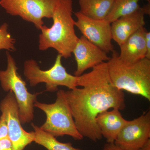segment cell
Listing matches in <instances>:
<instances>
[{"label":"cell","instance_id":"44dd1931","mask_svg":"<svg viewBox=\"0 0 150 150\" xmlns=\"http://www.w3.org/2000/svg\"><path fill=\"white\" fill-rule=\"evenodd\" d=\"M146 45V58L150 60V32L147 30L145 35Z\"/></svg>","mask_w":150,"mask_h":150},{"label":"cell","instance_id":"ffe728a7","mask_svg":"<svg viewBox=\"0 0 150 150\" xmlns=\"http://www.w3.org/2000/svg\"><path fill=\"white\" fill-rule=\"evenodd\" d=\"M0 150H13L12 144L8 137L0 140Z\"/></svg>","mask_w":150,"mask_h":150},{"label":"cell","instance_id":"9c48e42d","mask_svg":"<svg viewBox=\"0 0 150 150\" xmlns=\"http://www.w3.org/2000/svg\"><path fill=\"white\" fill-rule=\"evenodd\" d=\"M75 15L77 19L75 21V26L83 36L107 54L114 51L110 23L105 19L90 18L79 11Z\"/></svg>","mask_w":150,"mask_h":150},{"label":"cell","instance_id":"ba28073f","mask_svg":"<svg viewBox=\"0 0 150 150\" xmlns=\"http://www.w3.org/2000/svg\"><path fill=\"white\" fill-rule=\"evenodd\" d=\"M0 103V110L5 118L8 136L13 150H23L33 142V131L27 132L23 129L19 116L18 105L12 92H8Z\"/></svg>","mask_w":150,"mask_h":150},{"label":"cell","instance_id":"4fadbf2b","mask_svg":"<svg viewBox=\"0 0 150 150\" xmlns=\"http://www.w3.org/2000/svg\"><path fill=\"white\" fill-rule=\"evenodd\" d=\"M146 31L145 27L142 28L119 46L120 53L118 57L120 60L127 64H133L146 58L145 35Z\"/></svg>","mask_w":150,"mask_h":150},{"label":"cell","instance_id":"9a60e30c","mask_svg":"<svg viewBox=\"0 0 150 150\" xmlns=\"http://www.w3.org/2000/svg\"><path fill=\"white\" fill-rule=\"evenodd\" d=\"M80 12L86 16L96 20H104L109 14L113 0H78Z\"/></svg>","mask_w":150,"mask_h":150},{"label":"cell","instance_id":"ac0fdd59","mask_svg":"<svg viewBox=\"0 0 150 150\" xmlns=\"http://www.w3.org/2000/svg\"><path fill=\"white\" fill-rule=\"evenodd\" d=\"M8 25L5 23L0 26V50L15 51V39L8 32Z\"/></svg>","mask_w":150,"mask_h":150},{"label":"cell","instance_id":"e0dca14e","mask_svg":"<svg viewBox=\"0 0 150 150\" xmlns=\"http://www.w3.org/2000/svg\"><path fill=\"white\" fill-rule=\"evenodd\" d=\"M141 0H113L112 8L105 19L110 23L121 17L129 14L141 8ZM150 3V0H145Z\"/></svg>","mask_w":150,"mask_h":150},{"label":"cell","instance_id":"30bf717a","mask_svg":"<svg viewBox=\"0 0 150 150\" xmlns=\"http://www.w3.org/2000/svg\"><path fill=\"white\" fill-rule=\"evenodd\" d=\"M150 138V111L138 118L127 121L114 144L123 150H137Z\"/></svg>","mask_w":150,"mask_h":150},{"label":"cell","instance_id":"d6986e66","mask_svg":"<svg viewBox=\"0 0 150 150\" xmlns=\"http://www.w3.org/2000/svg\"><path fill=\"white\" fill-rule=\"evenodd\" d=\"M8 136L7 123L4 116L2 114L0 117V140L8 138Z\"/></svg>","mask_w":150,"mask_h":150},{"label":"cell","instance_id":"603a6c76","mask_svg":"<svg viewBox=\"0 0 150 150\" xmlns=\"http://www.w3.org/2000/svg\"><path fill=\"white\" fill-rule=\"evenodd\" d=\"M137 150H150V139L148 140L142 147Z\"/></svg>","mask_w":150,"mask_h":150},{"label":"cell","instance_id":"2e32d148","mask_svg":"<svg viewBox=\"0 0 150 150\" xmlns=\"http://www.w3.org/2000/svg\"><path fill=\"white\" fill-rule=\"evenodd\" d=\"M32 126L34 130L33 142L48 150H81L73 147L71 143L59 142L56 137L41 130L40 127L34 124H32Z\"/></svg>","mask_w":150,"mask_h":150},{"label":"cell","instance_id":"7a4b0ae2","mask_svg":"<svg viewBox=\"0 0 150 150\" xmlns=\"http://www.w3.org/2000/svg\"><path fill=\"white\" fill-rule=\"evenodd\" d=\"M72 0H61L54 11L51 28L44 25L40 28L39 48L40 51L54 48L62 58L71 56L79 40L76 35L75 21L72 16Z\"/></svg>","mask_w":150,"mask_h":150},{"label":"cell","instance_id":"6da1fadb","mask_svg":"<svg viewBox=\"0 0 150 150\" xmlns=\"http://www.w3.org/2000/svg\"><path fill=\"white\" fill-rule=\"evenodd\" d=\"M78 77V86L82 88L65 91V96L79 133L96 142L103 137L96 123L97 116L110 108L125 109V95L112 84L107 62Z\"/></svg>","mask_w":150,"mask_h":150},{"label":"cell","instance_id":"7402d4cb","mask_svg":"<svg viewBox=\"0 0 150 150\" xmlns=\"http://www.w3.org/2000/svg\"><path fill=\"white\" fill-rule=\"evenodd\" d=\"M103 150H123L115 144L114 143H107L104 145Z\"/></svg>","mask_w":150,"mask_h":150},{"label":"cell","instance_id":"3957f363","mask_svg":"<svg viewBox=\"0 0 150 150\" xmlns=\"http://www.w3.org/2000/svg\"><path fill=\"white\" fill-rule=\"evenodd\" d=\"M107 62L111 81L120 90L140 95L150 101V60L145 58L133 64L120 60L114 50Z\"/></svg>","mask_w":150,"mask_h":150},{"label":"cell","instance_id":"52a82bcc","mask_svg":"<svg viewBox=\"0 0 150 150\" xmlns=\"http://www.w3.org/2000/svg\"><path fill=\"white\" fill-rule=\"evenodd\" d=\"M61 0H1L0 5L7 13L32 23L37 29L44 25L43 18H52Z\"/></svg>","mask_w":150,"mask_h":150},{"label":"cell","instance_id":"5b68a950","mask_svg":"<svg viewBox=\"0 0 150 150\" xmlns=\"http://www.w3.org/2000/svg\"><path fill=\"white\" fill-rule=\"evenodd\" d=\"M6 55V69L0 70V83L4 91L13 93L18 105L19 116L21 124L29 123L34 118V104L39 93L28 92L26 83L18 72L15 60L8 51Z\"/></svg>","mask_w":150,"mask_h":150},{"label":"cell","instance_id":"8992f818","mask_svg":"<svg viewBox=\"0 0 150 150\" xmlns=\"http://www.w3.org/2000/svg\"><path fill=\"white\" fill-rule=\"evenodd\" d=\"M62 57L58 54L55 63L51 68L47 70L40 69L35 60L30 59L24 63L23 74L31 87L40 83H45L46 91H58V87L64 86L69 90L78 87V77L67 72L62 64Z\"/></svg>","mask_w":150,"mask_h":150},{"label":"cell","instance_id":"277c9868","mask_svg":"<svg viewBox=\"0 0 150 150\" xmlns=\"http://www.w3.org/2000/svg\"><path fill=\"white\" fill-rule=\"evenodd\" d=\"M65 91H58L54 103L47 104L35 101L34 106L43 111L46 116V121L40 128L55 137L68 135L75 140H81L83 137L75 125Z\"/></svg>","mask_w":150,"mask_h":150},{"label":"cell","instance_id":"8fae6325","mask_svg":"<svg viewBox=\"0 0 150 150\" xmlns=\"http://www.w3.org/2000/svg\"><path fill=\"white\" fill-rule=\"evenodd\" d=\"M72 53L77 69L74 76H79L88 69L107 62L110 59L107 54L91 42L83 35L79 38Z\"/></svg>","mask_w":150,"mask_h":150},{"label":"cell","instance_id":"7c38bea8","mask_svg":"<svg viewBox=\"0 0 150 150\" xmlns=\"http://www.w3.org/2000/svg\"><path fill=\"white\" fill-rule=\"evenodd\" d=\"M150 4L148 3L136 11L121 17L111 23L112 40L119 46L137 30L144 27L145 16L150 15Z\"/></svg>","mask_w":150,"mask_h":150},{"label":"cell","instance_id":"5bb4252c","mask_svg":"<svg viewBox=\"0 0 150 150\" xmlns=\"http://www.w3.org/2000/svg\"><path fill=\"white\" fill-rule=\"evenodd\" d=\"M120 110L118 109L106 110L97 116V124L107 143H114L127 121L123 118Z\"/></svg>","mask_w":150,"mask_h":150}]
</instances>
